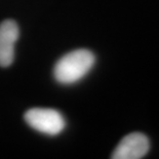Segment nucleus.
Listing matches in <instances>:
<instances>
[{"mask_svg":"<svg viewBox=\"0 0 159 159\" xmlns=\"http://www.w3.org/2000/svg\"><path fill=\"white\" fill-rule=\"evenodd\" d=\"M96 63L93 53L86 49L72 51L57 62L53 74L56 80L64 85L78 82L89 73Z\"/></svg>","mask_w":159,"mask_h":159,"instance_id":"nucleus-1","label":"nucleus"},{"mask_svg":"<svg viewBox=\"0 0 159 159\" xmlns=\"http://www.w3.org/2000/svg\"><path fill=\"white\" fill-rule=\"evenodd\" d=\"M24 118L33 129L52 137L60 134L66 126L63 115L52 109H31L26 112Z\"/></svg>","mask_w":159,"mask_h":159,"instance_id":"nucleus-2","label":"nucleus"},{"mask_svg":"<svg viewBox=\"0 0 159 159\" xmlns=\"http://www.w3.org/2000/svg\"><path fill=\"white\" fill-rule=\"evenodd\" d=\"M150 150V141L141 132L129 133L120 141L111 158L113 159H141Z\"/></svg>","mask_w":159,"mask_h":159,"instance_id":"nucleus-3","label":"nucleus"},{"mask_svg":"<svg viewBox=\"0 0 159 159\" xmlns=\"http://www.w3.org/2000/svg\"><path fill=\"white\" fill-rule=\"evenodd\" d=\"M19 34L18 24L12 20H6L0 24V66L7 67L13 62Z\"/></svg>","mask_w":159,"mask_h":159,"instance_id":"nucleus-4","label":"nucleus"}]
</instances>
